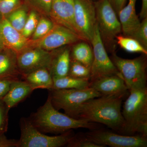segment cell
<instances>
[{
    "instance_id": "6da1fadb",
    "label": "cell",
    "mask_w": 147,
    "mask_h": 147,
    "mask_svg": "<svg viewBox=\"0 0 147 147\" xmlns=\"http://www.w3.org/2000/svg\"><path fill=\"white\" fill-rule=\"evenodd\" d=\"M123 98L101 96L84 102L76 119L105 125L115 131H123L125 122L121 106Z\"/></svg>"
},
{
    "instance_id": "7a4b0ae2",
    "label": "cell",
    "mask_w": 147,
    "mask_h": 147,
    "mask_svg": "<svg viewBox=\"0 0 147 147\" xmlns=\"http://www.w3.org/2000/svg\"><path fill=\"white\" fill-rule=\"evenodd\" d=\"M29 120L43 133L63 134L75 129H96L98 125L85 119H75L59 112L53 106L48 96L44 105L28 118Z\"/></svg>"
},
{
    "instance_id": "3957f363",
    "label": "cell",
    "mask_w": 147,
    "mask_h": 147,
    "mask_svg": "<svg viewBox=\"0 0 147 147\" xmlns=\"http://www.w3.org/2000/svg\"><path fill=\"white\" fill-rule=\"evenodd\" d=\"M129 94L124 102L122 111L125 122L123 131L127 134L137 132L147 123V89L129 90Z\"/></svg>"
},
{
    "instance_id": "277c9868",
    "label": "cell",
    "mask_w": 147,
    "mask_h": 147,
    "mask_svg": "<svg viewBox=\"0 0 147 147\" xmlns=\"http://www.w3.org/2000/svg\"><path fill=\"white\" fill-rule=\"evenodd\" d=\"M95 3L100 37L106 49L113 54L116 48V37L122 32L120 22L108 0H98Z\"/></svg>"
},
{
    "instance_id": "5b68a950",
    "label": "cell",
    "mask_w": 147,
    "mask_h": 147,
    "mask_svg": "<svg viewBox=\"0 0 147 147\" xmlns=\"http://www.w3.org/2000/svg\"><path fill=\"white\" fill-rule=\"evenodd\" d=\"M48 96L57 110L62 109L65 114L76 119L81 105L87 100L102 96L94 89L90 87L84 89H62L49 90Z\"/></svg>"
},
{
    "instance_id": "8992f818",
    "label": "cell",
    "mask_w": 147,
    "mask_h": 147,
    "mask_svg": "<svg viewBox=\"0 0 147 147\" xmlns=\"http://www.w3.org/2000/svg\"><path fill=\"white\" fill-rule=\"evenodd\" d=\"M147 55L132 59L120 57L113 53L111 60L117 69L128 90L147 88Z\"/></svg>"
},
{
    "instance_id": "52a82bcc",
    "label": "cell",
    "mask_w": 147,
    "mask_h": 147,
    "mask_svg": "<svg viewBox=\"0 0 147 147\" xmlns=\"http://www.w3.org/2000/svg\"><path fill=\"white\" fill-rule=\"evenodd\" d=\"M21 137L18 147H60L66 146L72 136L71 130L58 136H50L41 132L30 122L28 118L20 120Z\"/></svg>"
},
{
    "instance_id": "ba28073f",
    "label": "cell",
    "mask_w": 147,
    "mask_h": 147,
    "mask_svg": "<svg viewBox=\"0 0 147 147\" xmlns=\"http://www.w3.org/2000/svg\"><path fill=\"white\" fill-rule=\"evenodd\" d=\"M90 44L92 45L93 58L90 68V82L110 75L121 76L108 56L100 37L97 24Z\"/></svg>"
},
{
    "instance_id": "9c48e42d",
    "label": "cell",
    "mask_w": 147,
    "mask_h": 147,
    "mask_svg": "<svg viewBox=\"0 0 147 147\" xmlns=\"http://www.w3.org/2000/svg\"><path fill=\"white\" fill-rule=\"evenodd\" d=\"M82 40H84L71 30L55 24L53 28L45 36L36 40L29 39L27 48H38L52 51Z\"/></svg>"
},
{
    "instance_id": "30bf717a",
    "label": "cell",
    "mask_w": 147,
    "mask_h": 147,
    "mask_svg": "<svg viewBox=\"0 0 147 147\" xmlns=\"http://www.w3.org/2000/svg\"><path fill=\"white\" fill-rule=\"evenodd\" d=\"M95 144L112 147H146L147 137L143 135L127 136L110 131L94 129L84 134Z\"/></svg>"
},
{
    "instance_id": "8fae6325",
    "label": "cell",
    "mask_w": 147,
    "mask_h": 147,
    "mask_svg": "<svg viewBox=\"0 0 147 147\" xmlns=\"http://www.w3.org/2000/svg\"><path fill=\"white\" fill-rule=\"evenodd\" d=\"M74 21L80 36L90 43L96 26L93 0H74Z\"/></svg>"
},
{
    "instance_id": "7c38bea8",
    "label": "cell",
    "mask_w": 147,
    "mask_h": 147,
    "mask_svg": "<svg viewBox=\"0 0 147 147\" xmlns=\"http://www.w3.org/2000/svg\"><path fill=\"white\" fill-rule=\"evenodd\" d=\"M53 55L54 50L48 51L38 48H26L18 53L17 63L21 76L40 68L49 70Z\"/></svg>"
},
{
    "instance_id": "4fadbf2b",
    "label": "cell",
    "mask_w": 147,
    "mask_h": 147,
    "mask_svg": "<svg viewBox=\"0 0 147 147\" xmlns=\"http://www.w3.org/2000/svg\"><path fill=\"white\" fill-rule=\"evenodd\" d=\"M74 0H52L49 17L55 24L65 27L81 36L74 21Z\"/></svg>"
},
{
    "instance_id": "5bb4252c",
    "label": "cell",
    "mask_w": 147,
    "mask_h": 147,
    "mask_svg": "<svg viewBox=\"0 0 147 147\" xmlns=\"http://www.w3.org/2000/svg\"><path fill=\"white\" fill-rule=\"evenodd\" d=\"M90 87L102 96L123 98L128 88L122 77L113 75L105 76L90 82Z\"/></svg>"
},
{
    "instance_id": "9a60e30c",
    "label": "cell",
    "mask_w": 147,
    "mask_h": 147,
    "mask_svg": "<svg viewBox=\"0 0 147 147\" xmlns=\"http://www.w3.org/2000/svg\"><path fill=\"white\" fill-rule=\"evenodd\" d=\"M29 39L14 28L7 18L0 20V40L5 48L13 50L18 54L27 48Z\"/></svg>"
},
{
    "instance_id": "2e32d148",
    "label": "cell",
    "mask_w": 147,
    "mask_h": 147,
    "mask_svg": "<svg viewBox=\"0 0 147 147\" xmlns=\"http://www.w3.org/2000/svg\"><path fill=\"white\" fill-rule=\"evenodd\" d=\"M137 0H129L128 4L118 13L124 36L134 38L140 27L141 22L135 9Z\"/></svg>"
},
{
    "instance_id": "e0dca14e",
    "label": "cell",
    "mask_w": 147,
    "mask_h": 147,
    "mask_svg": "<svg viewBox=\"0 0 147 147\" xmlns=\"http://www.w3.org/2000/svg\"><path fill=\"white\" fill-rule=\"evenodd\" d=\"M34 90L25 80H14L11 82L9 90L2 100L10 110L26 99Z\"/></svg>"
},
{
    "instance_id": "ac0fdd59",
    "label": "cell",
    "mask_w": 147,
    "mask_h": 147,
    "mask_svg": "<svg viewBox=\"0 0 147 147\" xmlns=\"http://www.w3.org/2000/svg\"><path fill=\"white\" fill-rule=\"evenodd\" d=\"M21 75L17 63V54L5 48L0 51V79L14 80L20 79Z\"/></svg>"
},
{
    "instance_id": "d6986e66",
    "label": "cell",
    "mask_w": 147,
    "mask_h": 147,
    "mask_svg": "<svg viewBox=\"0 0 147 147\" xmlns=\"http://www.w3.org/2000/svg\"><path fill=\"white\" fill-rule=\"evenodd\" d=\"M58 48L54 50V55L50 68L53 79L67 76L70 66L71 48L69 47Z\"/></svg>"
},
{
    "instance_id": "ffe728a7",
    "label": "cell",
    "mask_w": 147,
    "mask_h": 147,
    "mask_svg": "<svg viewBox=\"0 0 147 147\" xmlns=\"http://www.w3.org/2000/svg\"><path fill=\"white\" fill-rule=\"evenodd\" d=\"M23 78L34 90L37 89L50 90L53 88V78L48 69H38L24 75Z\"/></svg>"
},
{
    "instance_id": "44dd1931",
    "label": "cell",
    "mask_w": 147,
    "mask_h": 147,
    "mask_svg": "<svg viewBox=\"0 0 147 147\" xmlns=\"http://www.w3.org/2000/svg\"><path fill=\"white\" fill-rule=\"evenodd\" d=\"M89 43L84 40L75 43L70 50V57L71 60L80 63L90 69L93 55L92 47Z\"/></svg>"
},
{
    "instance_id": "7402d4cb",
    "label": "cell",
    "mask_w": 147,
    "mask_h": 147,
    "mask_svg": "<svg viewBox=\"0 0 147 147\" xmlns=\"http://www.w3.org/2000/svg\"><path fill=\"white\" fill-rule=\"evenodd\" d=\"M53 87L55 89H84L90 87L89 80L78 79L69 75L53 79Z\"/></svg>"
},
{
    "instance_id": "603a6c76",
    "label": "cell",
    "mask_w": 147,
    "mask_h": 147,
    "mask_svg": "<svg viewBox=\"0 0 147 147\" xmlns=\"http://www.w3.org/2000/svg\"><path fill=\"white\" fill-rule=\"evenodd\" d=\"M116 42L121 48L130 53H141L147 55V50L133 38L119 34L116 37Z\"/></svg>"
},
{
    "instance_id": "cb8c5ba5",
    "label": "cell",
    "mask_w": 147,
    "mask_h": 147,
    "mask_svg": "<svg viewBox=\"0 0 147 147\" xmlns=\"http://www.w3.org/2000/svg\"><path fill=\"white\" fill-rule=\"evenodd\" d=\"M27 7H28L25 4L24 5H20L6 18L11 25L21 32L28 16L27 11Z\"/></svg>"
},
{
    "instance_id": "d4e9b609",
    "label": "cell",
    "mask_w": 147,
    "mask_h": 147,
    "mask_svg": "<svg viewBox=\"0 0 147 147\" xmlns=\"http://www.w3.org/2000/svg\"><path fill=\"white\" fill-rule=\"evenodd\" d=\"M24 4L31 10L36 11L43 16L49 17L52 0H23Z\"/></svg>"
},
{
    "instance_id": "484cf974",
    "label": "cell",
    "mask_w": 147,
    "mask_h": 147,
    "mask_svg": "<svg viewBox=\"0 0 147 147\" xmlns=\"http://www.w3.org/2000/svg\"><path fill=\"white\" fill-rule=\"evenodd\" d=\"M68 75L78 79L90 81V69L83 64L71 60Z\"/></svg>"
},
{
    "instance_id": "4316f807",
    "label": "cell",
    "mask_w": 147,
    "mask_h": 147,
    "mask_svg": "<svg viewBox=\"0 0 147 147\" xmlns=\"http://www.w3.org/2000/svg\"><path fill=\"white\" fill-rule=\"evenodd\" d=\"M43 16L40 18L34 32L32 35V40H36L45 36L53 28L55 23L51 19Z\"/></svg>"
},
{
    "instance_id": "83f0119b",
    "label": "cell",
    "mask_w": 147,
    "mask_h": 147,
    "mask_svg": "<svg viewBox=\"0 0 147 147\" xmlns=\"http://www.w3.org/2000/svg\"><path fill=\"white\" fill-rule=\"evenodd\" d=\"M39 13L34 10H31L24 26L21 33L26 38H28L34 32L40 19Z\"/></svg>"
},
{
    "instance_id": "f1b7e54d",
    "label": "cell",
    "mask_w": 147,
    "mask_h": 147,
    "mask_svg": "<svg viewBox=\"0 0 147 147\" xmlns=\"http://www.w3.org/2000/svg\"><path fill=\"white\" fill-rule=\"evenodd\" d=\"M21 0L0 1V20L7 17L21 5Z\"/></svg>"
},
{
    "instance_id": "f546056e",
    "label": "cell",
    "mask_w": 147,
    "mask_h": 147,
    "mask_svg": "<svg viewBox=\"0 0 147 147\" xmlns=\"http://www.w3.org/2000/svg\"><path fill=\"white\" fill-rule=\"evenodd\" d=\"M68 147H103L95 144L84 135L72 136L66 145Z\"/></svg>"
},
{
    "instance_id": "4dcf8cb0",
    "label": "cell",
    "mask_w": 147,
    "mask_h": 147,
    "mask_svg": "<svg viewBox=\"0 0 147 147\" xmlns=\"http://www.w3.org/2000/svg\"><path fill=\"white\" fill-rule=\"evenodd\" d=\"M9 110L3 100H0V134H5L7 131Z\"/></svg>"
},
{
    "instance_id": "1f68e13d",
    "label": "cell",
    "mask_w": 147,
    "mask_h": 147,
    "mask_svg": "<svg viewBox=\"0 0 147 147\" xmlns=\"http://www.w3.org/2000/svg\"><path fill=\"white\" fill-rule=\"evenodd\" d=\"M140 27L134 38L147 50V18L142 19Z\"/></svg>"
},
{
    "instance_id": "d6a6232c",
    "label": "cell",
    "mask_w": 147,
    "mask_h": 147,
    "mask_svg": "<svg viewBox=\"0 0 147 147\" xmlns=\"http://www.w3.org/2000/svg\"><path fill=\"white\" fill-rule=\"evenodd\" d=\"M0 147H18V140L8 139L5 133L0 134Z\"/></svg>"
},
{
    "instance_id": "836d02e7",
    "label": "cell",
    "mask_w": 147,
    "mask_h": 147,
    "mask_svg": "<svg viewBox=\"0 0 147 147\" xmlns=\"http://www.w3.org/2000/svg\"><path fill=\"white\" fill-rule=\"evenodd\" d=\"M12 80L0 79V100H2L9 90Z\"/></svg>"
},
{
    "instance_id": "e575fe53",
    "label": "cell",
    "mask_w": 147,
    "mask_h": 147,
    "mask_svg": "<svg viewBox=\"0 0 147 147\" xmlns=\"http://www.w3.org/2000/svg\"><path fill=\"white\" fill-rule=\"evenodd\" d=\"M108 1L118 15L120 11L125 6L126 0H108Z\"/></svg>"
},
{
    "instance_id": "d590c367",
    "label": "cell",
    "mask_w": 147,
    "mask_h": 147,
    "mask_svg": "<svg viewBox=\"0 0 147 147\" xmlns=\"http://www.w3.org/2000/svg\"><path fill=\"white\" fill-rule=\"evenodd\" d=\"M139 16L142 19L147 18V0H142V9Z\"/></svg>"
},
{
    "instance_id": "8d00e7d4",
    "label": "cell",
    "mask_w": 147,
    "mask_h": 147,
    "mask_svg": "<svg viewBox=\"0 0 147 147\" xmlns=\"http://www.w3.org/2000/svg\"><path fill=\"white\" fill-rule=\"evenodd\" d=\"M5 47H4L2 43L1 40H0V51H1Z\"/></svg>"
},
{
    "instance_id": "74e56055",
    "label": "cell",
    "mask_w": 147,
    "mask_h": 147,
    "mask_svg": "<svg viewBox=\"0 0 147 147\" xmlns=\"http://www.w3.org/2000/svg\"><path fill=\"white\" fill-rule=\"evenodd\" d=\"M0 1H1V0H0Z\"/></svg>"
}]
</instances>
